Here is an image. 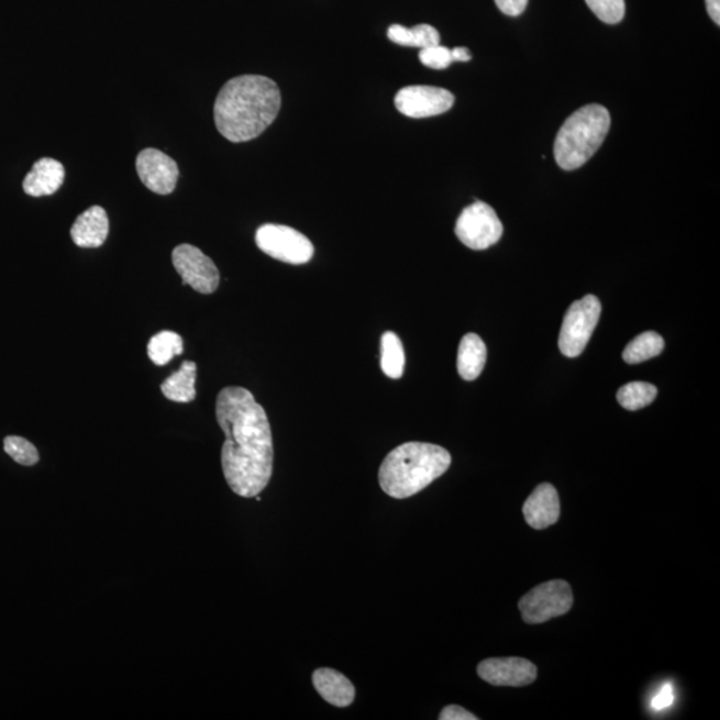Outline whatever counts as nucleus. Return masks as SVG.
<instances>
[{"label": "nucleus", "instance_id": "1", "mask_svg": "<svg viewBox=\"0 0 720 720\" xmlns=\"http://www.w3.org/2000/svg\"><path fill=\"white\" fill-rule=\"evenodd\" d=\"M217 421L224 432L222 469L236 496L255 498L273 477L274 443L265 409L243 387L218 394Z\"/></svg>", "mask_w": 720, "mask_h": 720}, {"label": "nucleus", "instance_id": "2", "mask_svg": "<svg viewBox=\"0 0 720 720\" xmlns=\"http://www.w3.org/2000/svg\"><path fill=\"white\" fill-rule=\"evenodd\" d=\"M281 106L279 87L261 75H241L219 91L214 119L219 134L233 143L255 140L272 126Z\"/></svg>", "mask_w": 720, "mask_h": 720}, {"label": "nucleus", "instance_id": "3", "mask_svg": "<svg viewBox=\"0 0 720 720\" xmlns=\"http://www.w3.org/2000/svg\"><path fill=\"white\" fill-rule=\"evenodd\" d=\"M451 455L437 444L409 442L394 448L379 468V485L388 497L407 499L441 478Z\"/></svg>", "mask_w": 720, "mask_h": 720}, {"label": "nucleus", "instance_id": "4", "mask_svg": "<svg viewBox=\"0 0 720 720\" xmlns=\"http://www.w3.org/2000/svg\"><path fill=\"white\" fill-rule=\"evenodd\" d=\"M611 117L600 104H588L563 123L554 144L555 160L566 171L576 170L598 152L609 134Z\"/></svg>", "mask_w": 720, "mask_h": 720}, {"label": "nucleus", "instance_id": "5", "mask_svg": "<svg viewBox=\"0 0 720 720\" xmlns=\"http://www.w3.org/2000/svg\"><path fill=\"white\" fill-rule=\"evenodd\" d=\"M574 605L572 586L566 580L555 579L532 588L519 600L523 621L529 624L549 622L565 616Z\"/></svg>", "mask_w": 720, "mask_h": 720}, {"label": "nucleus", "instance_id": "6", "mask_svg": "<svg viewBox=\"0 0 720 720\" xmlns=\"http://www.w3.org/2000/svg\"><path fill=\"white\" fill-rule=\"evenodd\" d=\"M602 304L594 296L576 300L566 312L560 334V350L567 358H576L585 352L587 343L599 322Z\"/></svg>", "mask_w": 720, "mask_h": 720}, {"label": "nucleus", "instance_id": "7", "mask_svg": "<svg viewBox=\"0 0 720 720\" xmlns=\"http://www.w3.org/2000/svg\"><path fill=\"white\" fill-rule=\"evenodd\" d=\"M255 242L263 253L290 265H304L314 256V246L309 237L288 225H262L256 231Z\"/></svg>", "mask_w": 720, "mask_h": 720}, {"label": "nucleus", "instance_id": "8", "mask_svg": "<svg viewBox=\"0 0 720 720\" xmlns=\"http://www.w3.org/2000/svg\"><path fill=\"white\" fill-rule=\"evenodd\" d=\"M455 234L465 246L480 252L500 241L503 224L491 206L478 200L462 211L456 221Z\"/></svg>", "mask_w": 720, "mask_h": 720}, {"label": "nucleus", "instance_id": "9", "mask_svg": "<svg viewBox=\"0 0 720 720\" xmlns=\"http://www.w3.org/2000/svg\"><path fill=\"white\" fill-rule=\"evenodd\" d=\"M173 265L184 285L206 296L217 291L221 275L215 263L198 247L189 243L179 244L173 252Z\"/></svg>", "mask_w": 720, "mask_h": 720}, {"label": "nucleus", "instance_id": "10", "mask_svg": "<svg viewBox=\"0 0 720 720\" xmlns=\"http://www.w3.org/2000/svg\"><path fill=\"white\" fill-rule=\"evenodd\" d=\"M454 102L453 93L432 86L405 87L396 97L400 114L416 119L441 115L453 108Z\"/></svg>", "mask_w": 720, "mask_h": 720}, {"label": "nucleus", "instance_id": "11", "mask_svg": "<svg viewBox=\"0 0 720 720\" xmlns=\"http://www.w3.org/2000/svg\"><path fill=\"white\" fill-rule=\"evenodd\" d=\"M136 173L144 187L158 196H170L179 179L178 163L156 148H144L136 156Z\"/></svg>", "mask_w": 720, "mask_h": 720}, {"label": "nucleus", "instance_id": "12", "mask_svg": "<svg viewBox=\"0 0 720 720\" xmlns=\"http://www.w3.org/2000/svg\"><path fill=\"white\" fill-rule=\"evenodd\" d=\"M478 675L492 686L523 687L534 684L538 668L523 657H490L479 663Z\"/></svg>", "mask_w": 720, "mask_h": 720}, {"label": "nucleus", "instance_id": "13", "mask_svg": "<svg viewBox=\"0 0 720 720\" xmlns=\"http://www.w3.org/2000/svg\"><path fill=\"white\" fill-rule=\"evenodd\" d=\"M525 522L534 530H544L561 518V499L553 485L542 484L531 492L523 505Z\"/></svg>", "mask_w": 720, "mask_h": 720}, {"label": "nucleus", "instance_id": "14", "mask_svg": "<svg viewBox=\"0 0 720 720\" xmlns=\"http://www.w3.org/2000/svg\"><path fill=\"white\" fill-rule=\"evenodd\" d=\"M70 233L78 247L98 248L103 246L110 233L108 212L100 206H92L77 218Z\"/></svg>", "mask_w": 720, "mask_h": 720}, {"label": "nucleus", "instance_id": "15", "mask_svg": "<svg viewBox=\"0 0 720 720\" xmlns=\"http://www.w3.org/2000/svg\"><path fill=\"white\" fill-rule=\"evenodd\" d=\"M65 177V166L59 160L42 158L24 178L23 190L34 198L54 196L64 185Z\"/></svg>", "mask_w": 720, "mask_h": 720}, {"label": "nucleus", "instance_id": "16", "mask_svg": "<svg viewBox=\"0 0 720 720\" xmlns=\"http://www.w3.org/2000/svg\"><path fill=\"white\" fill-rule=\"evenodd\" d=\"M312 685L325 700L335 707H348L355 699V687L347 676L333 668H318L312 674Z\"/></svg>", "mask_w": 720, "mask_h": 720}, {"label": "nucleus", "instance_id": "17", "mask_svg": "<svg viewBox=\"0 0 720 720\" xmlns=\"http://www.w3.org/2000/svg\"><path fill=\"white\" fill-rule=\"evenodd\" d=\"M487 359V348L477 334L463 336L458 350V373L462 379L475 380L484 372Z\"/></svg>", "mask_w": 720, "mask_h": 720}, {"label": "nucleus", "instance_id": "18", "mask_svg": "<svg viewBox=\"0 0 720 720\" xmlns=\"http://www.w3.org/2000/svg\"><path fill=\"white\" fill-rule=\"evenodd\" d=\"M197 365L186 361L181 363L177 373L163 381L160 390L168 400L177 403H190L197 397L196 390Z\"/></svg>", "mask_w": 720, "mask_h": 720}, {"label": "nucleus", "instance_id": "19", "mask_svg": "<svg viewBox=\"0 0 720 720\" xmlns=\"http://www.w3.org/2000/svg\"><path fill=\"white\" fill-rule=\"evenodd\" d=\"M388 40L405 47L428 48L441 45V35L430 24H418L414 29H407L400 24H392L387 31Z\"/></svg>", "mask_w": 720, "mask_h": 720}, {"label": "nucleus", "instance_id": "20", "mask_svg": "<svg viewBox=\"0 0 720 720\" xmlns=\"http://www.w3.org/2000/svg\"><path fill=\"white\" fill-rule=\"evenodd\" d=\"M406 356L402 341L392 331L381 336L380 340V367L388 378H402L405 373Z\"/></svg>", "mask_w": 720, "mask_h": 720}, {"label": "nucleus", "instance_id": "21", "mask_svg": "<svg viewBox=\"0 0 720 720\" xmlns=\"http://www.w3.org/2000/svg\"><path fill=\"white\" fill-rule=\"evenodd\" d=\"M663 348H665L663 337L654 333V331H647V333H643L636 336L634 341H631L625 346L622 356L623 361L629 365H636V363L655 358V356L662 354Z\"/></svg>", "mask_w": 720, "mask_h": 720}, {"label": "nucleus", "instance_id": "22", "mask_svg": "<svg viewBox=\"0 0 720 720\" xmlns=\"http://www.w3.org/2000/svg\"><path fill=\"white\" fill-rule=\"evenodd\" d=\"M184 353V340L173 331H160L152 337L147 346L148 358L156 366H166L175 356Z\"/></svg>", "mask_w": 720, "mask_h": 720}, {"label": "nucleus", "instance_id": "23", "mask_svg": "<svg viewBox=\"0 0 720 720\" xmlns=\"http://www.w3.org/2000/svg\"><path fill=\"white\" fill-rule=\"evenodd\" d=\"M656 387L646 381H631L619 388L617 399L623 409L636 411L653 403L656 398Z\"/></svg>", "mask_w": 720, "mask_h": 720}, {"label": "nucleus", "instance_id": "24", "mask_svg": "<svg viewBox=\"0 0 720 720\" xmlns=\"http://www.w3.org/2000/svg\"><path fill=\"white\" fill-rule=\"evenodd\" d=\"M4 451L22 466H34L40 462V453L34 444L21 436L5 437Z\"/></svg>", "mask_w": 720, "mask_h": 720}, {"label": "nucleus", "instance_id": "25", "mask_svg": "<svg viewBox=\"0 0 720 720\" xmlns=\"http://www.w3.org/2000/svg\"><path fill=\"white\" fill-rule=\"evenodd\" d=\"M588 8L607 24L622 22L625 14L624 0H586Z\"/></svg>", "mask_w": 720, "mask_h": 720}, {"label": "nucleus", "instance_id": "26", "mask_svg": "<svg viewBox=\"0 0 720 720\" xmlns=\"http://www.w3.org/2000/svg\"><path fill=\"white\" fill-rule=\"evenodd\" d=\"M419 59L425 67L434 68V70H444L454 62L451 49L441 45L422 48Z\"/></svg>", "mask_w": 720, "mask_h": 720}, {"label": "nucleus", "instance_id": "27", "mask_svg": "<svg viewBox=\"0 0 720 720\" xmlns=\"http://www.w3.org/2000/svg\"><path fill=\"white\" fill-rule=\"evenodd\" d=\"M674 687L673 685H665L662 687L660 694L655 695L654 699L651 700V706L656 711H662L667 709V707L674 704Z\"/></svg>", "mask_w": 720, "mask_h": 720}, {"label": "nucleus", "instance_id": "28", "mask_svg": "<svg viewBox=\"0 0 720 720\" xmlns=\"http://www.w3.org/2000/svg\"><path fill=\"white\" fill-rule=\"evenodd\" d=\"M496 3L503 14L518 16L528 8L529 0H496Z\"/></svg>", "mask_w": 720, "mask_h": 720}, {"label": "nucleus", "instance_id": "29", "mask_svg": "<svg viewBox=\"0 0 720 720\" xmlns=\"http://www.w3.org/2000/svg\"><path fill=\"white\" fill-rule=\"evenodd\" d=\"M441 720H478V717H475L474 713L463 709L461 706L451 705L444 707L440 716Z\"/></svg>", "mask_w": 720, "mask_h": 720}, {"label": "nucleus", "instance_id": "30", "mask_svg": "<svg viewBox=\"0 0 720 720\" xmlns=\"http://www.w3.org/2000/svg\"><path fill=\"white\" fill-rule=\"evenodd\" d=\"M707 11L713 22L720 24V0H706Z\"/></svg>", "mask_w": 720, "mask_h": 720}, {"label": "nucleus", "instance_id": "31", "mask_svg": "<svg viewBox=\"0 0 720 720\" xmlns=\"http://www.w3.org/2000/svg\"><path fill=\"white\" fill-rule=\"evenodd\" d=\"M451 54H453L454 62H468L472 59V54H469L466 47H456L451 49Z\"/></svg>", "mask_w": 720, "mask_h": 720}]
</instances>
